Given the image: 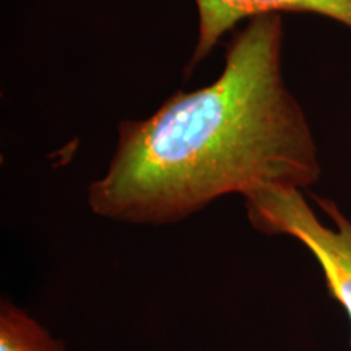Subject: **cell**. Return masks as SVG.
<instances>
[{"mask_svg": "<svg viewBox=\"0 0 351 351\" xmlns=\"http://www.w3.org/2000/svg\"><path fill=\"white\" fill-rule=\"evenodd\" d=\"M282 13L245 21L210 85L178 91L147 119L122 121L106 173L88 187L96 217L181 223L225 195L319 182L317 145L283 77Z\"/></svg>", "mask_w": 351, "mask_h": 351, "instance_id": "obj_1", "label": "cell"}, {"mask_svg": "<svg viewBox=\"0 0 351 351\" xmlns=\"http://www.w3.org/2000/svg\"><path fill=\"white\" fill-rule=\"evenodd\" d=\"M333 226L324 225L301 189L270 186L244 195L247 219L267 236H289L304 245L324 271L330 295L351 320V221L330 199L313 197Z\"/></svg>", "mask_w": 351, "mask_h": 351, "instance_id": "obj_2", "label": "cell"}, {"mask_svg": "<svg viewBox=\"0 0 351 351\" xmlns=\"http://www.w3.org/2000/svg\"><path fill=\"white\" fill-rule=\"evenodd\" d=\"M199 33L187 70L212 52L228 32L241 21L263 13H315L351 28V0H194Z\"/></svg>", "mask_w": 351, "mask_h": 351, "instance_id": "obj_3", "label": "cell"}, {"mask_svg": "<svg viewBox=\"0 0 351 351\" xmlns=\"http://www.w3.org/2000/svg\"><path fill=\"white\" fill-rule=\"evenodd\" d=\"M0 351H67L39 320L3 298L0 301Z\"/></svg>", "mask_w": 351, "mask_h": 351, "instance_id": "obj_4", "label": "cell"}]
</instances>
